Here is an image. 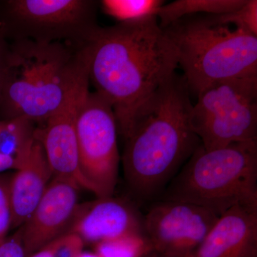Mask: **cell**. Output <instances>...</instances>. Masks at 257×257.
Here are the masks:
<instances>
[{
    "label": "cell",
    "mask_w": 257,
    "mask_h": 257,
    "mask_svg": "<svg viewBox=\"0 0 257 257\" xmlns=\"http://www.w3.org/2000/svg\"><path fill=\"white\" fill-rule=\"evenodd\" d=\"M82 50L89 82L110 104L125 140L138 109L176 74L175 47L153 17L99 26Z\"/></svg>",
    "instance_id": "6da1fadb"
},
{
    "label": "cell",
    "mask_w": 257,
    "mask_h": 257,
    "mask_svg": "<svg viewBox=\"0 0 257 257\" xmlns=\"http://www.w3.org/2000/svg\"><path fill=\"white\" fill-rule=\"evenodd\" d=\"M190 94L183 76L176 73L137 111L122 165L139 200H157L201 145L190 124Z\"/></svg>",
    "instance_id": "7a4b0ae2"
},
{
    "label": "cell",
    "mask_w": 257,
    "mask_h": 257,
    "mask_svg": "<svg viewBox=\"0 0 257 257\" xmlns=\"http://www.w3.org/2000/svg\"><path fill=\"white\" fill-rule=\"evenodd\" d=\"M8 69L0 95V120L24 118L43 124L87 74L82 47L8 42Z\"/></svg>",
    "instance_id": "3957f363"
},
{
    "label": "cell",
    "mask_w": 257,
    "mask_h": 257,
    "mask_svg": "<svg viewBox=\"0 0 257 257\" xmlns=\"http://www.w3.org/2000/svg\"><path fill=\"white\" fill-rule=\"evenodd\" d=\"M162 30L175 47L190 94L257 74V36L219 23L214 15L184 17Z\"/></svg>",
    "instance_id": "277c9868"
},
{
    "label": "cell",
    "mask_w": 257,
    "mask_h": 257,
    "mask_svg": "<svg viewBox=\"0 0 257 257\" xmlns=\"http://www.w3.org/2000/svg\"><path fill=\"white\" fill-rule=\"evenodd\" d=\"M188 202L221 216L257 208V140L206 150L200 145L157 200Z\"/></svg>",
    "instance_id": "5b68a950"
},
{
    "label": "cell",
    "mask_w": 257,
    "mask_h": 257,
    "mask_svg": "<svg viewBox=\"0 0 257 257\" xmlns=\"http://www.w3.org/2000/svg\"><path fill=\"white\" fill-rule=\"evenodd\" d=\"M93 0L0 1V32L8 42L30 40L82 47L99 25Z\"/></svg>",
    "instance_id": "8992f818"
},
{
    "label": "cell",
    "mask_w": 257,
    "mask_h": 257,
    "mask_svg": "<svg viewBox=\"0 0 257 257\" xmlns=\"http://www.w3.org/2000/svg\"><path fill=\"white\" fill-rule=\"evenodd\" d=\"M197 96L190 124L204 150L257 140V74L214 83Z\"/></svg>",
    "instance_id": "52a82bcc"
},
{
    "label": "cell",
    "mask_w": 257,
    "mask_h": 257,
    "mask_svg": "<svg viewBox=\"0 0 257 257\" xmlns=\"http://www.w3.org/2000/svg\"><path fill=\"white\" fill-rule=\"evenodd\" d=\"M117 125L110 104L98 93L88 92L77 120L79 168L97 198L112 197L120 157Z\"/></svg>",
    "instance_id": "ba28073f"
},
{
    "label": "cell",
    "mask_w": 257,
    "mask_h": 257,
    "mask_svg": "<svg viewBox=\"0 0 257 257\" xmlns=\"http://www.w3.org/2000/svg\"><path fill=\"white\" fill-rule=\"evenodd\" d=\"M219 218L191 203L159 199L144 216V234L161 257H188Z\"/></svg>",
    "instance_id": "9c48e42d"
},
{
    "label": "cell",
    "mask_w": 257,
    "mask_h": 257,
    "mask_svg": "<svg viewBox=\"0 0 257 257\" xmlns=\"http://www.w3.org/2000/svg\"><path fill=\"white\" fill-rule=\"evenodd\" d=\"M88 74L74 87L55 114L37 125L36 139L41 143L53 177L65 179L92 192L79 168L77 120L83 99L89 92Z\"/></svg>",
    "instance_id": "30bf717a"
},
{
    "label": "cell",
    "mask_w": 257,
    "mask_h": 257,
    "mask_svg": "<svg viewBox=\"0 0 257 257\" xmlns=\"http://www.w3.org/2000/svg\"><path fill=\"white\" fill-rule=\"evenodd\" d=\"M80 189L67 179H52L35 210L20 226L28 257L68 233L79 208Z\"/></svg>",
    "instance_id": "8fae6325"
},
{
    "label": "cell",
    "mask_w": 257,
    "mask_h": 257,
    "mask_svg": "<svg viewBox=\"0 0 257 257\" xmlns=\"http://www.w3.org/2000/svg\"><path fill=\"white\" fill-rule=\"evenodd\" d=\"M143 217L135 206L112 197L97 198L79 205L68 233L85 243H96L123 236L144 234Z\"/></svg>",
    "instance_id": "7c38bea8"
},
{
    "label": "cell",
    "mask_w": 257,
    "mask_h": 257,
    "mask_svg": "<svg viewBox=\"0 0 257 257\" xmlns=\"http://www.w3.org/2000/svg\"><path fill=\"white\" fill-rule=\"evenodd\" d=\"M188 257H257V208L237 206L219 216Z\"/></svg>",
    "instance_id": "4fadbf2b"
},
{
    "label": "cell",
    "mask_w": 257,
    "mask_h": 257,
    "mask_svg": "<svg viewBox=\"0 0 257 257\" xmlns=\"http://www.w3.org/2000/svg\"><path fill=\"white\" fill-rule=\"evenodd\" d=\"M53 178L41 143L36 139L24 165L10 177L9 192L12 229L20 228L29 219Z\"/></svg>",
    "instance_id": "5bb4252c"
},
{
    "label": "cell",
    "mask_w": 257,
    "mask_h": 257,
    "mask_svg": "<svg viewBox=\"0 0 257 257\" xmlns=\"http://www.w3.org/2000/svg\"><path fill=\"white\" fill-rule=\"evenodd\" d=\"M37 124L24 118L0 120V155L13 159L20 168L36 141Z\"/></svg>",
    "instance_id": "9a60e30c"
},
{
    "label": "cell",
    "mask_w": 257,
    "mask_h": 257,
    "mask_svg": "<svg viewBox=\"0 0 257 257\" xmlns=\"http://www.w3.org/2000/svg\"><path fill=\"white\" fill-rule=\"evenodd\" d=\"M246 0H177L161 7L157 18L162 29L184 17L197 15H219L238 9Z\"/></svg>",
    "instance_id": "2e32d148"
},
{
    "label": "cell",
    "mask_w": 257,
    "mask_h": 257,
    "mask_svg": "<svg viewBox=\"0 0 257 257\" xmlns=\"http://www.w3.org/2000/svg\"><path fill=\"white\" fill-rule=\"evenodd\" d=\"M162 0H103L99 3L106 15L118 23H134L157 17Z\"/></svg>",
    "instance_id": "e0dca14e"
},
{
    "label": "cell",
    "mask_w": 257,
    "mask_h": 257,
    "mask_svg": "<svg viewBox=\"0 0 257 257\" xmlns=\"http://www.w3.org/2000/svg\"><path fill=\"white\" fill-rule=\"evenodd\" d=\"M100 257H143L153 251L145 234L131 235L94 245Z\"/></svg>",
    "instance_id": "ac0fdd59"
},
{
    "label": "cell",
    "mask_w": 257,
    "mask_h": 257,
    "mask_svg": "<svg viewBox=\"0 0 257 257\" xmlns=\"http://www.w3.org/2000/svg\"><path fill=\"white\" fill-rule=\"evenodd\" d=\"M214 16L219 23L241 29L257 36L256 0H246L238 9Z\"/></svg>",
    "instance_id": "d6986e66"
},
{
    "label": "cell",
    "mask_w": 257,
    "mask_h": 257,
    "mask_svg": "<svg viewBox=\"0 0 257 257\" xmlns=\"http://www.w3.org/2000/svg\"><path fill=\"white\" fill-rule=\"evenodd\" d=\"M11 176L0 174V243L8 236L13 226V210L9 184Z\"/></svg>",
    "instance_id": "ffe728a7"
},
{
    "label": "cell",
    "mask_w": 257,
    "mask_h": 257,
    "mask_svg": "<svg viewBox=\"0 0 257 257\" xmlns=\"http://www.w3.org/2000/svg\"><path fill=\"white\" fill-rule=\"evenodd\" d=\"M54 257H78L84 243L78 235L67 233L51 242Z\"/></svg>",
    "instance_id": "44dd1931"
},
{
    "label": "cell",
    "mask_w": 257,
    "mask_h": 257,
    "mask_svg": "<svg viewBox=\"0 0 257 257\" xmlns=\"http://www.w3.org/2000/svg\"><path fill=\"white\" fill-rule=\"evenodd\" d=\"M0 257H28L24 246L21 228L0 243Z\"/></svg>",
    "instance_id": "7402d4cb"
},
{
    "label": "cell",
    "mask_w": 257,
    "mask_h": 257,
    "mask_svg": "<svg viewBox=\"0 0 257 257\" xmlns=\"http://www.w3.org/2000/svg\"><path fill=\"white\" fill-rule=\"evenodd\" d=\"M9 43L4 38L0 32V95L4 83L7 69H8V60H9Z\"/></svg>",
    "instance_id": "603a6c76"
},
{
    "label": "cell",
    "mask_w": 257,
    "mask_h": 257,
    "mask_svg": "<svg viewBox=\"0 0 257 257\" xmlns=\"http://www.w3.org/2000/svg\"><path fill=\"white\" fill-rule=\"evenodd\" d=\"M16 162L13 159L0 155V174L9 170H18Z\"/></svg>",
    "instance_id": "cb8c5ba5"
},
{
    "label": "cell",
    "mask_w": 257,
    "mask_h": 257,
    "mask_svg": "<svg viewBox=\"0 0 257 257\" xmlns=\"http://www.w3.org/2000/svg\"><path fill=\"white\" fill-rule=\"evenodd\" d=\"M29 257H54L52 245L49 243L46 246L39 250Z\"/></svg>",
    "instance_id": "d4e9b609"
},
{
    "label": "cell",
    "mask_w": 257,
    "mask_h": 257,
    "mask_svg": "<svg viewBox=\"0 0 257 257\" xmlns=\"http://www.w3.org/2000/svg\"><path fill=\"white\" fill-rule=\"evenodd\" d=\"M78 257H100L99 255L96 254L95 252H89V251H83L79 255Z\"/></svg>",
    "instance_id": "484cf974"
},
{
    "label": "cell",
    "mask_w": 257,
    "mask_h": 257,
    "mask_svg": "<svg viewBox=\"0 0 257 257\" xmlns=\"http://www.w3.org/2000/svg\"><path fill=\"white\" fill-rule=\"evenodd\" d=\"M143 257H161L158 253L155 252V251H152L151 252L147 253V255H145V256Z\"/></svg>",
    "instance_id": "4316f807"
}]
</instances>
